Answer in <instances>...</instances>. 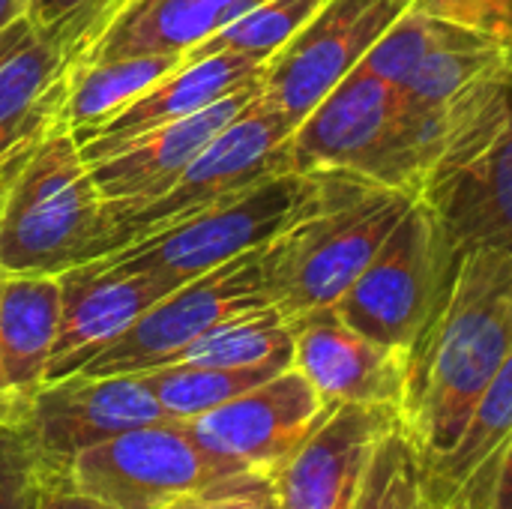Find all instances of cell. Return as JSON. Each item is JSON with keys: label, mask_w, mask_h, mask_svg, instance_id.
I'll return each instance as SVG.
<instances>
[{"label": "cell", "mask_w": 512, "mask_h": 509, "mask_svg": "<svg viewBox=\"0 0 512 509\" xmlns=\"http://www.w3.org/2000/svg\"><path fill=\"white\" fill-rule=\"evenodd\" d=\"M396 114L399 90L357 66L294 129L291 168L369 180Z\"/></svg>", "instance_id": "ac0fdd59"}, {"label": "cell", "mask_w": 512, "mask_h": 509, "mask_svg": "<svg viewBox=\"0 0 512 509\" xmlns=\"http://www.w3.org/2000/svg\"><path fill=\"white\" fill-rule=\"evenodd\" d=\"M36 509H114L84 492H75L69 486H45L42 495H39V504Z\"/></svg>", "instance_id": "d6a6232c"}, {"label": "cell", "mask_w": 512, "mask_h": 509, "mask_svg": "<svg viewBox=\"0 0 512 509\" xmlns=\"http://www.w3.org/2000/svg\"><path fill=\"white\" fill-rule=\"evenodd\" d=\"M294 333L291 366L330 405H384L402 411L411 357L387 348L339 318L336 309L288 321Z\"/></svg>", "instance_id": "e0dca14e"}, {"label": "cell", "mask_w": 512, "mask_h": 509, "mask_svg": "<svg viewBox=\"0 0 512 509\" xmlns=\"http://www.w3.org/2000/svg\"><path fill=\"white\" fill-rule=\"evenodd\" d=\"M294 333L276 306L240 315L219 324L204 339L189 345L174 363H198L219 369H255V366H291ZM171 366V363H168Z\"/></svg>", "instance_id": "d4e9b609"}, {"label": "cell", "mask_w": 512, "mask_h": 509, "mask_svg": "<svg viewBox=\"0 0 512 509\" xmlns=\"http://www.w3.org/2000/svg\"><path fill=\"white\" fill-rule=\"evenodd\" d=\"M165 420L171 417L141 375H69L30 396L21 426L36 447L45 486H57L84 450Z\"/></svg>", "instance_id": "8fae6325"}, {"label": "cell", "mask_w": 512, "mask_h": 509, "mask_svg": "<svg viewBox=\"0 0 512 509\" xmlns=\"http://www.w3.org/2000/svg\"><path fill=\"white\" fill-rule=\"evenodd\" d=\"M213 492H216V489H213ZM213 492L183 495V498H177V501H171V504H165V507L159 509H210L213 507Z\"/></svg>", "instance_id": "74e56055"}, {"label": "cell", "mask_w": 512, "mask_h": 509, "mask_svg": "<svg viewBox=\"0 0 512 509\" xmlns=\"http://www.w3.org/2000/svg\"><path fill=\"white\" fill-rule=\"evenodd\" d=\"M21 18H30V0H0V36Z\"/></svg>", "instance_id": "8d00e7d4"}, {"label": "cell", "mask_w": 512, "mask_h": 509, "mask_svg": "<svg viewBox=\"0 0 512 509\" xmlns=\"http://www.w3.org/2000/svg\"><path fill=\"white\" fill-rule=\"evenodd\" d=\"M294 129L297 126L282 111L258 96L189 162V168L159 198L108 216L117 243L126 246L138 237L159 234L219 201L255 189L276 174L294 171L288 144Z\"/></svg>", "instance_id": "52a82bcc"}, {"label": "cell", "mask_w": 512, "mask_h": 509, "mask_svg": "<svg viewBox=\"0 0 512 509\" xmlns=\"http://www.w3.org/2000/svg\"><path fill=\"white\" fill-rule=\"evenodd\" d=\"M174 288L177 285L156 273L129 270L111 258H96L60 273V330L45 384L81 372Z\"/></svg>", "instance_id": "2e32d148"}, {"label": "cell", "mask_w": 512, "mask_h": 509, "mask_svg": "<svg viewBox=\"0 0 512 509\" xmlns=\"http://www.w3.org/2000/svg\"><path fill=\"white\" fill-rule=\"evenodd\" d=\"M510 354L512 252L465 249L441 315L411 351L399 420L420 468L456 444Z\"/></svg>", "instance_id": "6da1fadb"}, {"label": "cell", "mask_w": 512, "mask_h": 509, "mask_svg": "<svg viewBox=\"0 0 512 509\" xmlns=\"http://www.w3.org/2000/svg\"><path fill=\"white\" fill-rule=\"evenodd\" d=\"M186 63V54H135L102 63H81L72 75V90L66 99V126L84 129L108 120L120 108H126L135 96H141L150 84L171 75Z\"/></svg>", "instance_id": "cb8c5ba5"}, {"label": "cell", "mask_w": 512, "mask_h": 509, "mask_svg": "<svg viewBox=\"0 0 512 509\" xmlns=\"http://www.w3.org/2000/svg\"><path fill=\"white\" fill-rule=\"evenodd\" d=\"M336 405L294 369H282L264 384L186 423L192 438L234 474L273 477L288 456L327 420Z\"/></svg>", "instance_id": "4fadbf2b"}, {"label": "cell", "mask_w": 512, "mask_h": 509, "mask_svg": "<svg viewBox=\"0 0 512 509\" xmlns=\"http://www.w3.org/2000/svg\"><path fill=\"white\" fill-rule=\"evenodd\" d=\"M0 279H3V270H0ZM24 411H27V399L18 396L15 387L9 384L6 369H3V357H0V423H21Z\"/></svg>", "instance_id": "836d02e7"}, {"label": "cell", "mask_w": 512, "mask_h": 509, "mask_svg": "<svg viewBox=\"0 0 512 509\" xmlns=\"http://www.w3.org/2000/svg\"><path fill=\"white\" fill-rule=\"evenodd\" d=\"M279 372H282V366L219 369V366H198V363H171V366L141 372V378L171 420L189 423V420L231 402L234 396L264 384L267 378H273Z\"/></svg>", "instance_id": "484cf974"}, {"label": "cell", "mask_w": 512, "mask_h": 509, "mask_svg": "<svg viewBox=\"0 0 512 509\" xmlns=\"http://www.w3.org/2000/svg\"><path fill=\"white\" fill-rule=\"evenodd\" d=\"M60 276L3 273L0 279V357L18 396L45 384L51 351L60 330Z\"/></svg>", "instance_id": "7402d4cb"}, {"label": "cell", "mask_w": 512, "mask_h": 509, "mask_svg": "<svg viewBox=\"0 0 512 509\" xmlns=\"http://www.w3.org/2000/svg\"><path fill=\"white\" fill-rule=\"evenodd\" d=\"M447 509H512V435Z\"/></svg>", "instance_id": "4dcf8cb0"}, {"label": "cell", "mask_w": 512, "mask_h": 509, "mask_svg": "<svg viewBox=\"0 0 512 509\" xmlns=\"http://www.w3.org/2000/svg\"><path fill=\"white\" fill-rule=\"evenodd\" d=\"M342 174L285 171L255 189L219 201L159 234L138 237L102 258L183 285L246 252L270 246L291 225L321 207Z\"/></svg>", "instance_id": "277c9868"}, {"label": "cell", "mask_w": 512, "mask_h": 509, "mask_svg": "<svg viewBox=\"0 0 512 509\" xmlns=\"http://www.w3.org/2000/svg\"><path fill=\"white\" fill-rule=\"evenodd\" d=\"M261 60L243 57V54H210L198 60H186L171 75L150 84L141 96H135L126 108L111 114L108 120L96 126L75 129V138L81 147L87 144H114L123 138H132L144 129L177 123L183 117H192L213 102L255 84L264 78Z\"/></svg>", "instance_id": "ffe728a7"}, {"label": "cell", "mask_w": 512, "mask_h": 509, "mask_svg": "<svg viewBox=\"0 0 512 509\" xmlns=\"http://www.w3.org/2000/svg\"><path fill=\"white\" fill-rule=\"evenodd\" d=\"M462 252L438 210L417 195L333 309L363 336L411 357L453 291Z\"/></svg>", "instance_id": "5b68a950"}, {"label": "cell", "mask_w": 512, "mask_h": 509, "mask_svg": "<svg viewBox=\"0 0 512 509\" xmlns=\"http://www.w3.org/2000/svg\"><path fill=\"white\" fill-rule=\"evenodd\" d=\"M414 0H327L264 66V102L294 126L348 75Z\"/></svg>", "instance_id": "7c38bea8"}, {"label": "cell", "mask_w": 512, "mask_h": 509, "mask_svg": "<svg viewBox=\"0 0 512 509\" xmlns=\"http://www.w3.org/2000/svg\"><path fill=\"white\" fill-rule=\"evenodd\" d=\"M114 0H87L51 24L21 18L0 36V162L39 147L66 114L72 75Z\"/></svg>", "instance_id": "8992f818"}, {"label": "cell", "mask_w": 512, "mask_h": 509, "mask_svg": "<svg viewBox=\"0 0 512 509\" xmlns=\"http://www.w3.org/2000/svg\"><path fill=\"white\" fill-rule=\"evenodd\" d=\"M504 27H507V36H510V42H512V0H504ZM510 84H512V75H510Z\"/></svg>", "instance_id": "f35d334b"}, {"label": "cell", "mask_w": 512, "mask_h": 509, "mask_svg": "<svg viewBox=\"0 0 512 509\" xmlns=\"http://www.w3.org/2000/svg\"><path fill=\"white\" fill-rule=\"evenodd\" d=\"M420 198L462 249L512 252V117L489 144L432 177Z\"/></svg>", "instance_id": "d6986e66"}, {"label": "cell", "mask_w": 512, "mask_h": 509, "mask_svg": "<svg viewBox=\"0 0 512 509\" xmlns=\"http://www.w3.org/2000/svg\"><path fill=\"white\" fill-rule=\"evenodd\" d=\"M327 0H264L234 18L228 27L186 51V60L210 57V54H243L267 63L276 57L324 6Z\"/></svg>", "instance_id": "4316f807"}, {"label": "cell", "mask_w": 512, "mask_h": 509, "mask_svg": "<svg viewBox=\"0 0 512 509\" xmlns=\"http://www.w3.org/2000/svg\"><path fill=\"white\" fill-rule=\"evenodd\" d=\"M261 90L264 78L177 123L153 126L114 144H78L105 201V213H126L159 198L189 162L261 96Z\"/></svg>", "instance_id": "5bb4252c"}, {"label": "cell", "mask_w": 512, "mask_h": 509, "mask_svg": "<svg viewBox=\"0 0 512 509\" xmlns=\"http://www.w3.org/2000/svg\"><path fill=\"white\" fill-rule=\"evenodd\" d=\"M267 306L273 300L264 279V249H255L177 285L75 375H141L168 366L219 324Z\"/></svg>", "instance_id": "9c48e42d"}, {"label": "cell", "mask_w": 512, "mask_h": 509, "mask_svg": "<svg viewBox=\"0 0 512 509\" xmlns=\"http://www.w3.org/2000/svg\"><path fill=\"white\" fill-rule=\"evenodd\" d=\"M33 153H36V150H30V153H21V156H15V159L0 162V219H3V207H6L9 189H12V183L18 180V174L24 171V165L30 162V156H33Z\"/></svg>", "instance_id": "d590c367"}, {"label": "cell", "mask_w": 512, "mask_h": 509, "mask_svg": "<svg viewBox=\"0 0 512 509\" xmlns=\"http://www.w3.org/2000/svg\"><path fill=\"white\" fill-rule=\"evenodd\" d=\"M237 477L249 474H234L204 453L186 423L165 420L84 450L57 486L84 492L114 509H159L183 495L213 492Z\"/></svg>", "instance_id": "ba28073f"}, {"label": "cell", "mask_w": 512, "mask_h": 509, "mask_svg": "<svg viewBox=\"0 0 512 509\" xmlns=\"http://www.w3.org/2000/svg\"><path fill=\"white\" fill-rule=\"evenodd\" d=\"M512 435V354L477 399L456 444L432 465L420 468L426 509H447L465 483L504 447Z\"/></svg>", "instance_id": "603a6c76"}, {"label": "cell", "mask_w": 512, "mask_h": 509, "mask_svg": "<svg viewBox=\"0 0 512 509\" xmlns=\"http://www.w3.org/2000/svg\"><path fill=\"white\" fill-rule=\"evenodd\" d=\"M264 0H114L84 63L192 51Z\"/></svg>", "instance_id": "44dd1931"}, {"label": "cell", "mask_w": 512, "mask_h": 509, "mask_svg": "<svg viewBox=\"0 0 512 509\" xmlns=\"http://www.w3.org/2000/svg\"><path fill=\"white\" fill-rule=\"evenodd\" d=\"M384 405H336L273 474L279 509H357L378 447L399 426Z\"/></svg>", "instance_id": "9a60e30c"}, {"label": "cell", "mask_w": 512, "mask_h": 509, "mask_svg": "<svg viewBox=\"0 0 512 509\" xmlns=\"http://www.w3.org/2000/svg\"><path fill=\"white\" fill-rule=\"evenodd\" d=\"M117 246L78 138L60 123L9 189L0 219V270L60 276Z\"/></svg>", "instance_id": "3957f363"}, {"label": "cell", "mask_w": 512, "mask_h": 509, "mask_svg": "<svg viewBox=\"0 0 512 509\" xmlns=\"http://www.w3.org/2000/svg\"><path fill=\"white\" fill-rule=\"evenodd\" d=\"M414 201V192L342 174L321 207L264 246L267 291L285 321L333 309Z\"/></svg>", "instance_id": "7a4b0ae2"}, {"label": "cell", "mask_w": 512, "mask_h": 509, "mask_svg": "<svg viewBox=\"0 0 512 509\" xmlns=\"http://www.w3.org/2000/svg\"><path fill=\"white\" fill-rule=\"evenodd\" d=\"M512 117L510 78H489L444 102L402 105L369 180L420 195L423 186L489 144Z\"/></svg>", "instance_id": "30bf717a"}, {"label": "cell", "mask_w": 512, "mask_h": 509, "mask_svg": "<svg viewBox=\"0 0 512 509\" xmlns=\"http://www.w3.org/2000/svg\"><path fill=\"white\" fill-rule=\"evenodd\" d=\"M210 509H279L273 477H237L213 492Z\"/></svg>", "instance_id": "1f68e13d"}, {"label": "cell", "mask_w": 512, "mask_h": 509, "mask_svg": "<svg viewBox=\"0 0 512 509\" xmlns=\"http://www.w3.org/2000/svg\"><path fill=\"white\" fill-rule=\"evenodd\" d=\"M450 21L453 18L435 15L414 0V6L372 45V51L363 57L360 66L399 90L411 78V72L420 66V60L444 39V33L450 30Z\"/></svg>", "instance_id": "83f0119b"}, {"label": "cell", "mask_w": 512, "mask_h": 509, "mask_svg": "<svg viewBox=\"0 0 512 509\" xmlns=\"http://www.w3.org/2000/svg\"><path fill=\"white\" fill-rule=\"evenodd\" d=\"M357 509H426L420 489V462L402 432V423L378 447Z\"/></svg>", "instance_id": "f1b7e54d"}, {"label": "cell", "mask_w": 512, "mask_h": 509, "mask_svg": "<svg viewBox=\"0 0 512 509\" xmlns=\"http://www.w3.org/2000/svg\"><path fill=\"white\" fill-rule=\"evenodd\" d=\"M45 489L36 447L21 423H0V509H36Z\"/></svg>", "instance_id": "f546056e"}, {"label": "cell", "mask_w": 512, "mask_h": 509, "mask_svg": "<svg viewBox=\"0 0 512 509\" xmlns=\"http://www.w3.org/2000/svg\"><path fill=\"white\" fill-rule=\"evenodd\" d=\"M81 3H87V0H30V21L39 27L51 24V21L63 18L66 12L78 9Z\"/></svg>", "instance_id": "e575fe53"}]
</instances>
